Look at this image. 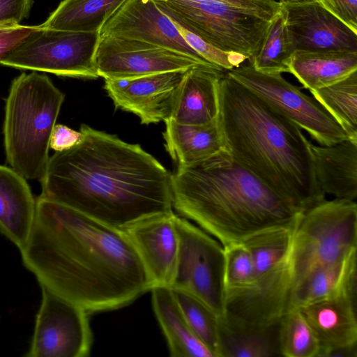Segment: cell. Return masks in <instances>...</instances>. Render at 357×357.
I'll return each mask as SVG.
<instances>
[{
	"label": "cell",
	"instance_id": "obj_30",
	"mask_svg": "<svg viewBox=\"0 0 357 357\" xmlns=\"http://www.w3.org/2000/svg\"><path fill=\"white\" fill-rule=\"evenodd\" d=\"M278 346L287 357H319L320 352L316 335L298 309L288 310L279 321Z\"/></svg>",
	"mask_w": 357,
	"mask_h": 357
},
{
	"label": "cell",
	"instance_id": "obj_23",
	"mask_svg": "<svg viewBox=\"0 0 357 357\" xmlns=\"http://www.w3.org/2000/svg\"><path fill=\"white\" fill-rule=\"evenodd\" d=\"M288 73L309 91L334 84L357 70V51L297 50L288 63Z\"/></svg>",
	"mask_w": 357,
	"mask_h": 357
},
{
	"label": "cell",
	"instance_id": "obj_3",
	"mask_svg": "<svg viewBox=\"0 0 357 357\" xmlns=\"http://www.w3.org/2000/svg\"><path fill=\"white\" fill-rule=\"evenodd\" d=\"M217 118L224 149L304 211L325 199L311 142L302 130L227 74L218 83Z\"/></svg>",
	"mask_w": 357,
	"mask_h": 357
},
{
	"label": "cell",
	"instance_id": "obj_27",
	"mask_svg": "<svg viewBox=\"0 0 357 357\" xmlns=\"http://www.w3.org/2000/svg\"><path fill=\"white\" fill-rule=\"evenodd\" d=\"M220 357H269L279 354L278 324L259 331L218 320Z\"/></svg>",
	"mask_w": 357,
	"mask_h": 357
},
{
	"label": "cell",
	"instance_id": "obj_5",
	"mask_svg": "<svg viewBox=\"0 0 357 357\" xmlns=\"http://www.w3.org/2000/svg\"><path fill=\"white\" fill-rule=\"evenodd\" d=\"M65 95L37 71L22 73L10 86L3 124L6 160L27 179H40L50 155V139Z\"/></svg>",
	"mask_w": 357,
	"mask_h": 357
},
{
	"label": "cell",
	"instance_id": "obj_6",
	"mask_svg": "<svg viewBox=\"0 0 357 357\" xmlns=\"http://www.w3.org/2000/svg\"><path fill=\"white\" fill-rule=\"evenodd\" d=\"M354 250L355 201L325 199L305 210L296 225L291 250L293 286L314 268L341 259Z\"/></svg>",
	"mask_w": 357,
	"mask_h": 357
},
{
	"label": "cell",
	"instance_id": "obj_12",
	"mask_svg": "<svg viewBox=\"0 0 357 357\" xmlns=\"http://www.w3.org/2000/svg\"><path fill=\"white\" fill-rule=\"evenodd\" d=\"M292 287L289 255L278 266L255 278L250 287L225 294V316L221 320L259 331L275 326L288 310Z\"/></svg>",
	"mask_w": 357,
	"mask_h": 357
},
{
	"label": "cell",
	"instance_id": "obj_20",
	"mask_svg": "<svg viewBox=\"0 0 357 357\" xmlns=\"http://www.w3.org/2000/svg\"><path fill=\"white\" fill-rule=\"evenodd\" d=\"M36 199L25 178L0 165V231L21 251L31 235Z\"/></svg>",
	"mask_w": 357,
	"mask_h": 357
},
{
	"label": "cell",
	"instance_id": "obj_1",
	"mask_svg": "<svg viewBox=\"0 0 357 357\" xmlns=\"http://www.w3.org/2000/svg\"><path fill=\"white\" fill-rule=\"evenodd\" d=\"M20 253L40 286L89 314L122 307L151 289L123 230L41 195Z\"/></svg>",
	"mask_w": 357,
	"mask_h": 357
},
{
	"label": "cell",
	"instance_id": "obj_38",
	"mask_svg": "<svg viewBox=\"0 0 357 357\" xmlns=\"http://www.w3.org/2000/svg\"><path fill=\"white\" fill-rule=\"evenodd\" d=\"M83 133L63 125L56 124L50 139V149L55 151L68 150L79 144L83 139Z\"/></svg>",
	"mask_w": 357,
	"mask_h": 357
},
{
	"label": "cell",
	"instance_id": "obj_37",
	"mask_svg": "<svg viewBox=\"0 0 357 357\" xmlns=\"http://www.w3.org/2000/svg\"><path fill=\"white\" fill-rule=\"evenodd\" d=\"M332 14L357 32V0H319Z\"/></svg>",
	"mask_w": 357,
	"mask_h": 357
},
{
	"label": "cell",
	"instance_id": "obj_29",
	"mask_svg": "<svg viewBox=\"0 0 357 357\" xmlns=\"http://www.w3.org/2000/svg\"><path fill=\"white\" fill-rule=\"evenodd\" d=\"M296 224L261 232L243 242L252 257L254 279L289 257Z\"/></svg>",
	"mask_w": 357,
	"mask_h": 357
},
{
	"label": "cell",
	"instance_id": "obj_8",
	"mask_svg": "<svg viewBox=\"0 0 357 357\" xmlns=\"http://www.w3.org/2000/svg\"><path fill=\"white\" fill-rule=\"evenodd\" d=\"M100 32L42 29L38 25L0 64L58 76L96 79V53Z\"/></svg>",
	"mask_w": 357,
	"mask_h": 357
},
{
	"label": "cell",
	"instance_id": "obj_34",
	"mask_svg": "<svg viewBox=\"0 0 357 357\" xmlns=\"http://www.w3.org/2000/svg\"><path fill=\"white\" fill-rule=\"evenodd\" d=\"M170 18L188 45L208 62L228 71L239 66L245 60H248L247 57L243 54L225 52L214 47L189 30L181 22Z\"/></svg>",
	"mask_w": 357,
	"mask_h": 357
},
{
	"label": "cell",
	"instance_id": "obj_32",
	"mask_svg": "<svg viewBox=\"0 0 357 357\" xmlns=\"http://www.w3.org/2000/svg\"><path fill=\"white\" fill-rule=\"evenodd\" d=\"M171 289L193 333L214 357H220L219 327L216 315L195 296L180 289Z\"/></svg>",
	"mask_w": 357,
	"mask_h": 357
},
{
	"label": "cell",
	"instance_id": "obj_7",
	"mask_svg": "<svg viewBox=\"0 0 357 357\" xmlns=\"http://www.w3.org/2000/svg\"><path fill=\"white\" fill-rule=\"evenodd\" d=\"M154 2L167 15L211 45L225 52L243 54L248 60L260 50L275 16L218 2L179 0Z\"/></svg>",
	"mask_w": 357,
	"mask_h": 357
},
{
	"label": "cell",
	"instance_id": "obj_25",
	"mask_svg": "<svg viewBox=\"0 0 357 357\" xmlns=\"http://www.w3.org/2000/svg\"><path fill=\"white\" fill-rule=\"evenodd\" d=\"M153 308L166 337L172 357H214L188 325L172 289L155 287L151 289Z\"/></svg>",
	"mask_w": 357,
	"mask_h": 357
},
{
	"label": "cell",
	"instance_id": "obj_11",
	"mask_svg": "<svg viewBox=\"0 0 357 357\" xmlns=\"http://www.w3.org/2000/svg\"><path fill=\"white\" fill-rule=\"evenodd\" d=\"M42 301L27 357H84L92 333L84 309L40 286Z\"/></svg>",
	"mask_w": 357,
	"mask_h": 357
},
{
	"label": "cell",
	"instance_id": "obj_21",
	"mask_svg": "<svg viewBox=\"0 0 357 357\" xmlns=\"http://www.w3.org/2000/svg\"><path fill=\"white\" fill-rule=\"evenodd\" d=\"M356 250L305 275L292 287L288 310L342 294H356Z\"/></svg>",
	"mask_w": 357,
	"mask_h": 357
},
{
	"label": "cell",
	"instance_id": "obj_18",
	"mask_svg": "<svg viewBox=\"0 0 357 357\" xmlns=\"http://www.w3.org/2000/svg\"><path fill=\"white\" fill-rule=\"evenodd\" d=\"M356 301L346 293L298 309L319 342V357H356Z\"/></svg>",
	"mask_w": 357,
	"mask_h": 357
},
{
	"label": "cell",
	"instance_id": "obj_13",
	"mask_svg": "<svg viewBox=\"0 0 357 357\" xmlns=\"http://www.w3.org/2000/svg\"><path fill=\"white\" fill-rule=\"evenodd\" d=\"M95 61L99 77L105 80L187 70L195 67L222 70L172 50L137 40L112 36H100Z\"/></svg>",
	"mask_w": 357,
	"mask_h": 357
},
{
	"label": "cell",
	"instance_id": "obj_22",
	"mask_svg": "<svg viewBox=\"0 0 357 357\" xmlns=\"http://www.w3.org/2000/svg\"><path fill=\"white\" fill-rule=\"evenodd\" d=\"M316 178L322 192L355 201L357 197V140L331 145L311 143Z\"/></svg>",
	"mask_w": 357,
	"mask_h": 357
},
{
	"label": "cell",
	"instance_id": "obj_10",
	"mask_svg": "<svg viewBox=\"0 0 357 357\" xmlns=\"http://www.w3.org/2000/svg\"><path fill=\"white\" fill-rule=\"evenodd\" d=\"M178 236L177 261L171 289L186 291L202 301L216 315L225 316V250L203 229L175 215Z\"/></svg>",
	"mask_w": 357,
	"mask_h": 357
},
{
	"label": "cell",
	"instance_id": "obj_14",
	"mask_svg": "<svg viewBox=\"0 0 357 357\" xmlns=\"http://www.w3.org/2000/svg\"><path fill=\"white\" fill-rule=\"evenodd\" d=\"M293 52L357 51V32L328 11L319 0H279Z\"/></svg>",
	"mask_w": 357,
	"mask_h": 357
},
{
	"label": "cell",
	"instance_id": "obj_31",
	"mask_svg": "<svg viewBox=\"0 0 357 357\" xmlns=\"http://www.w3.org/2000/svg\"><path fill=\"white\" fill-rule=\"evenodd\" d=\"M293 52L281 7L269 26L260 50L248 60L249 64L264 73H288V63Z\"/></svg>",
	"mask_w": 357,
	"mask_h": 357
},
{
	"label": "cell",
	"instance_id": "obj_15",
	"mask_svg": "<svg viewBox=\"0 0 357 357\" xmlns=\"http://www.w3.org/2000/svg\"><path fill=\"white\" fill-rule=\"evenodd\" d=\"M100 35L143 41L212 64L188 45L171 18L153 0H126L103 25Z\"/></svg>",
	"mask_w": 357,
	"mask_h": 357
},
{
	"label": "cell",
	"instance_id": "obj_16",
	"mask_svg": "<svg viewBox=\"0 0 357 357\" xmlns=\"http://www.w3.org/2000/svg\"><path fill=\"white\" fill-rule=\"evenodd\" d=\"M185 71L105 80V89L116 108L135 114L143 124L156 123L170 118L175 96Z\"/></svg>",
	"mask_w": 357,
	"mask_h": 357
},
{
	"label": "cell",
	"instance_id": "obj_36",
	"mask_svg": "<svg viewBox=\"0 0 357 357\" xmlns=\"http://www.w3.org/2000/svg\"><path fill=\"white\" fill-rule=\"evenodd\" d=\"M168 1V0H153ZM192 2L212 1L225 3L231 6L242 8L257 13L275 16L281 8L280 1L276 0H179Z\"/></svg>",
	"mask_w": 357,
	"mask_h": 357
},
{
	"label": "cell",
	"instance_id": "obj_2",
	"mask_svg": "<svg viewBox=\"0 0 357 357\" xmlns=\"http://www.w3.org/2000/svg\"><path fill=\"white\" fill-rule=\"evenodd\" d=\"M82 141L50 156L41 196L123 230L172 211V174L140 145L82 125Z\"/></svg>",
	"mask_w": 357,
	"mask_h": 357
},
{
	"label": "cell",
	"instance_id": "obj_35",
	"mask_svg": "<svg viewBox=\"0 0 357 357\" xmlns=\"http://www.w3.org/2000/svg\"><path fill=\"white\" fill-rule=\"evenodd\" d=\"M38 26H26L13 22H0V61L36 30Z\"/></svg>",
	"mask_w": 357,
	"mask_h": 357
},
{
	"label": "cell",
	"instance_id": "obj_39",
	"mask_svg": "<svg viewBox=\"0 0 357 357\" xmlns=\"http://www.w3.org/2000/svg\"><path fill=\"white\" fill-rule=\"evenodd\" d=\"M33 0H0V22L20 24L29 15Z\"/></svg>",
	"mask_w": 357,
	"mask_h": 357
},
{
	"label": "cell",
	"instance_id": "obj_19",
	"mask_svg": "<svg viewBox=\"0 0 357 357\" xmlns=\"http://www.w3.org/2000/svg\"><path fill=\"white\" fill-rule=\"evenodd\" d=\"M225 72L204 67L186 70L177 89L169 119L186 125H203L217 120L218 83Z\"/></svg>",
	"mask_w": 357,
	"mask_h": 357
},
{
	"label": "cell",
	"instance_id": "obj_9",
	"mask_svg": "<svg viewBox=\"0 0 357 357\" xmlns=\"http://www.w3.org/2000/svg\"><path fill=\"white\" fill-rule=\"evenodd\" d=\"M227 74L305 130L319 145L331 146L350 138L312 96L302 92L281 73H264L256 70L250 64H241L227 71Z\"/></svg>",
	"mask_w": 357,
	"mask_h": 357
},
{
	"label": "cell",
	"instance_id": "obj_26",
	"mask_svg": "<svg viewBox=\"0 0 357 357\" xmlns=\"http://www.w3.org/2000/svg\"><path fill=\"white\" fill-rule=\"evenodd\" d=\"M126 0H63L42 29L77 32H100L107 20Z\"/></svg>",
	"mask_w": 357,
	"mask_h": 357
},
{
	"label": "cell",
	"instance_id": "obj_24",
	"mask_svg": "<svg viewBox=\"0 0 357 357\" xmlns=\"http://www.w3.org/2000/svg\"><path fill=\"white\" fill-rule=\"evenodd\" d=\"M162 133L165 149L177 167L203 161L224 150L217 120L203 125H186L169 119Z\"/></svg>",
	"mask_w": 357,
	"mask_h": 357
},
{
	"label": "cell",
	"instance_id": "obj_17",
	"mask_svg": "<svg viewBox=\"0 0 357 357\" xmlns=\"http://www.w3.org/2000/svg\"><path fill=\"white\" fill-rule=\"evenodd\" d=\"M173 211L157 215L123 229L151 284L171 287L174 275L178 236Z\"/></svg>",
	"mask_w": 357,
	"mask_h": 357
},
{
	"label": "cell",
	"instance_id": "obj_4",
	"mask_svg": "<svg viewBox=\"0 0 357 357\" xmlns=\"http://www.w3.org/2000/svg\"><path fill=\"white\" fill-rule=\"evenodd\" d=\"M173 207L223 246L295 225L303 211L225 149L172 174Z\"/></svg>",
	"mask_w": 357,
	"mask_h": 357
},
{
	"label": "cell",
	"instance_id": "obj_33",
	"mask_svg": "<svg viewBox=\"0 0 357 357\" xmlns=\"http://www.w3.org/2000/svg\"><path fill=\"white\" fill-rule=\"evenodd\" d=\"M223 247L225 294L250 287L254 281V267L249 250L243 243Z\"/></svg>",
	"mask_w": 357,
	"mask_h": 357
},
{
	"label": "cell",
	"instance_id": "obj_28",
	"mask_svg": "<svg viewBox=\"0 0 357 357\" xmlns=\"http://www.w3.org/2000/svg\"><path fill=\"white\" fill-rule=\"evenodd\" d=\"M310 92L350 138L357 140V70L334 84Z\"/></svg>",
	"mask_w": 357,
	"mask_h": 357
}]
</instances>
